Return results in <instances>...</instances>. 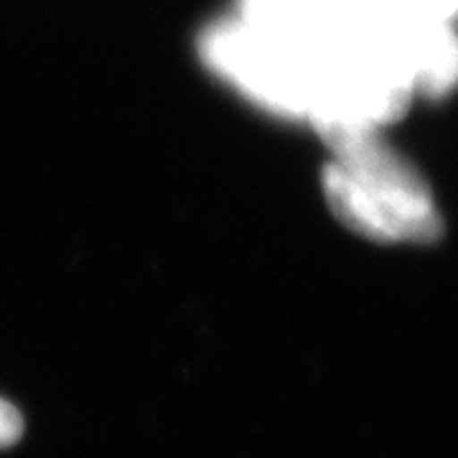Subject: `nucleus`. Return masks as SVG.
Wrapping results in <instances>:
<instances>
[{"mask_svg": "<svg viewBox=\"0 0 458 458\" xmlns=\"http://www.w3.org/2000/svg\"><path fill=\"white\" fill-rule=\"evenodd\" d=\"M316 132L334 153L321 186L344 227L379 245H418L441 237L443 219L430 183L379 131Z\"/></svg>", "mask_w": 458, "mask_h": 458, "instance_id": "1", "label": "nucleus"}, {"mask_svg": "<svg viewBox=\"0 0 458 458\" xmlns=\"http://www.w3.org/2000/svg\"><path fill=\"white\" fill-rule=\"evenodd\" d=\"M321 36L219 21L199 41L204 62L245 98L285 117H306L316 89Z\"/></svg>", "mask_w": 458, "mask_h": 458, "instance_id": "2", "label": "nucleus"}, {"mask_svg": "<svg viewBox=\"0 0 458 458\" xmlns=\"http://www.w3.org/2000/svg\"><path fill=\"white\" fill-rule=\"evenodd\" d=\"M328 13L331 0H242V21L273 31L321 36Z\"/></svg>", "mask_w": 458, "mask_h": 458, "instance_id": "4", "label": "nucleus"}, {"mask_svg": "<svg viewBox=\"0 0 458 458\" xmlns=\"http://www.w3.org/2000/svg\"><path fill=\"white\" fill-rule=\"evenodd\" d=\"M397 59L415 98H445L458 87V23L412 21L393 11Z\"/></svg>", "mask_w": 458, "mask_h": 458, "instance_id": "3", "label": "nucleus"}, {"mask_svg": "<svg viewBox=\"0 0 458 458\" xmlns=\"http://www.w3.org/2000/svg\"><path fill=\"white\" fill-rule=\"evenodd\" d=\"M23 433V418L16 410V405H11L8 400L0 397V448H8L21 438Z\"/></svg>", "mask_w": 458, "mask_h": 458, "instance_id": "6", "label": "nucleus"}, {"mask_svg": "<svg viewBox=\"0 0 458 458\" xmlns=\"http://www.w3.org/2000/svg\"><path fill=\"white\" fill-rule=\"evenodd\" d=\"M397 16L412 21L458 23V0H390Z\"/></svg>", "mask_w": 458, "mask_h": 458, "instance_id": "5", "label": "nucleus"}]
</instances>
